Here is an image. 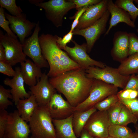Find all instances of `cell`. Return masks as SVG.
I'll return each instance as SVG.
<instances>
[{
  "mask_svg": "<svg viewBox=\"0 0 138 138\" xmlns=\"http://www.w3.org/2000/svg\"><path fill=\"white\" fill-rule=\"evenodd\" d=\"M35 5L44 9L46 18L57 28L62 26L63 18L68 12L76 8L75 5L70 0H50Z\"/></svg>",
  "mask_w": 138,
  "mask_h": 138,
  "instance_id": "obj_5",
  "label": "cell"
},
{
  "mask_svg": "<svg viewBox=\"0 0 138 138\" xmlns=\"http://www.w3.org/2000/svg\"><path fill=\"white\" fill-rule=\"evenodd\" d=\"M20 65L21 72L25 83L30 87L35 85L37 79L40 78L42 74L41 68L28 59L21 63Z\"/></svg>",
  "mask_w": 138,
  "mask_h": 138,
  "instance_id": "obj_20",
  "label": "cell"
},
{
  "mask_svg": "<svg viewBox=\"0 0 138 138\" xmlns=\"http://www.w3.org/2000/svg\"><path fill=\"white\" fill-rule=\"evenodd\" d=\"M119 101L117 94L112 95L96 104L94 107L97 110L106 111Z\"/></svg>",
  "mask_w": 138,
  "mask_h": 138,
  "instance_id": "obj_29",
  "label": "cell"
},
{
  "mask_svg": "<svg viewBox=\"0 0 138 138\" xmlns=\"http://www.w3.org/2000/svg\"><path fill=\"white\" fill-rule=\"evenodd\" d=\"M40 30L39 22L38 21L32 35L26 39L22 44L23 51L40 68H48L49 66L42 55L39 41L38 34Z\"/></svg>",
  "mask_w": 138,
  "mask_h": 138,
  "instance_id": "obj_9",
  "label": "cell"
},
{
  "mask_svg": "<svg viewBox=\"0 0 138 138\" xmlns=\"http://www.w3.org/2000/svg\"><path fill=\"white\" fill-rule=\"evenodd\" d=\"M1 7L4 8L14 16L20 15L22 13V10L20 6H18L15 0H0Z\"/></svg>",
  "mask_w": 138,
  "mask_h": 138,
  "instance_id": "obj_28",
  "label": "cell"
},
{
  "mask_svg": "<svg viewBox=\"0 0 138 138\" xmlns=\"http://www.w3.org/2000/svg\"><path fill=\"white\" fill-rule=\"evenodd\" d=\"M123 105L119 100L107 110L110 125L116 124L118 118Z\"/></svg>",
  "mask_w": 138,
  "mask_h": 138,
  "instance_id": "obj_31",
  "label": "cell"
},
{
  "mask_svg": "<svg viewBox=\"0 0 138 138\" xmlns=\"http://www.w3.org/2000/svg\"><path fill=\"white\" fill-rule=\"evenodd\" d=\"M13 96L10 90L5 88L4 86L0 85V109H7L10 105H13V102L8 98L13 99Z\"/></svg>",
  "mask_w": 138,
  "mask_h": 138,
  "instance_id": "obj_30",
  "label": "cell"
},
{
  "mask_svg": "<svg viewBox=\"0 0 138 138\" xmlns=\"http://www.w3.org/2000/svg\"><path fill=\"white\" fill-rule=\"evenodd\" d=\"M8 113L5 109H0V138H4Z\"/></svg>",
  "mask_w": 138,
  "mask_h": 138,
  "instance_id": "obj_35",
  "label": "cell"
},
{
  "mask_svg": "<svg viewBox=\"0 0 138 138\" xmlns=\"http://www.w3.org/2000/svg\"><path fill=\"white\" fill-rule=\"evenodd\" d=\"M29 2L31 4H35L38 3L43 2V0H29Z\"/></svg>",
  "mask_w": 138,
  "mask_h": 138,
  "instance_id": "obj_44",
  "label": "cell"
},
{
  "mask_svg": "<svg viewBox=\"0 0 138 138\" xmlns=\"http://www.w3.org/2000/svg\"><path fill=\"white\" fill-rule=\"evenodd\" d=\"M86 75L89 78L102 81L123 89L130 75L121 74L118 68L105 66L103 68L96 66L88 67L85 70Z\"/></svg>",
  "mask_w": 138,
  "mask_h": 138,
  "instance_id": "obj_6",
  "label": "cell"
},
{
  "mask_svg": "<svg viewBox=\"0 0 138 138\" xmlns=\"http://www.w3.org/2000/svg\"><path fill=\"white\" fill-rule=\"evenodd\" d=\"M48 76L44 72L35 85L30 87V94L35 97L39 106H47L53 95L56 93L50 83Z\"/></svg>",
  "mask_w": 138,
  "mask_h": 138,
  "instance_id": "obj_13",
  "label": "cell"
},
{
  "mask_svg": "<svg viewBox=\"0 0 138 138\" xmlns=\"http://www.w3.org/2000/svg\"><path fill=\"white\" fill-rule=\"evenodd\" d=\"M136 76L137 77H138V73H137V75H136Z\"/></svg>",
  "mask_w": 138,
  "mask_h": 138,
  "instance_id": "obj_49",
  "label": "cell"
},
{
  "mask_svg": "<svg viewBox=\"0 0 138 138\" xmlns=\"http://www.w3.org/2000/svg\"><path fill=\"white\" fill-rule=\"evenodd\" d=\"M72 41L74 44V47L66 46L62 49L65 50L81 68L85 70L90 67L96 66L101 68L105 67L103 63L92 59L87 54L86 43L80 45L75 41Z\"/></svg>",
  "mask_w": 138,
  "mask_h": 138,
  "instance_id": "obj_11",
  "label": "cell"
},
{
  "mask_svg": "<svg viewBox=\"0 0 138 138\" xmlns=\"http://www.w3.org/2000/svg\"><path fill=\"white\" fill-rule=\"evenodd\" d=\"M73 35V31L70 30L63 38L56 35V42L60 48L62 49L66 47L67 44L72 40Z\"/></svg>",
  "mask_w": 138,
  "mask_h": 138,
  "instance_id": "obj_37",
  "label": "cell"
},
{
  "mask_svg": "<svg viewBox=\"0 0 138 138\" xmlns=\"http://www.w3.org/2000/svg\"><path fill=\"white\" fill-rule=\"evenodd\" d=\"M73 114L63 119H52L56 138H77L72 125Z\"/></svg>",
  "mask_w": 138,
  "mask_h": 138,
  "instance_id": "obj_21",
  "label": "cell"
},
{
  "mask_svg": "<svg viewBox=\"0 0 138 138\" xmlns=\"http://www.w3.org/2000/svg\"><path fill=\"white\" fill-rule=\"evenodd\" d=\"M124 75L138 73V52L132 54L123 61L118 68Z\"/></svg>",
  "mask_w": 138,
  "mask_h": 138,
  "instance_id": "obj_24",
  "label": "cell"
},
{
  "mask_svg": "<svg viewBox=\"0 0 138 138\" xmlns=\"http://www.w3.org/2000/svg\"><path fill=\"white\" fill-rule=\"evenodd\" d=\"M15 73L11 79L6 78L3 81L4 84L9 86L13 96V101L16 105L20 99L28 98L31 94L27 93L25 89L24 81L21 72L20 68L16 67L15 70Z\"/></svg>",
  "mask_w": 138,
  "mask_h": 138,
  "instance_id": "obj_17",
  "label": "cell"
},
{
  "mask_svg": "<svg viewBox=\"0 0 138 138\" xmlns=\"http://www.w3.org/2000/svg\"><path fill=\"white\" fill-rule=\"evenodd\" d=\"M47 107L52 119L66 118L74 111V107L64 100L60 94L57 93L53 95Z\"/></svg>",
  "mask_w": 138,
  "mask_h": 138,
  "instance_id": "obj_15",
  "label": "cell"
},
{
  "mask_svg": "<svg viewBox=\"0 0 138 138\" xmlns=\"http://www.w3.org/2000/svg\"><path fill=\"white\" fill-rule=\"evenodd\" d=\"M107 2L108 0H101L98 4L88 7L81 17L75 29L86 28L99 20L107 10Z\"/></svg>",
  "mask_w": 138,
  "mask_h": 138,
  "instance_id": "obj_16",
  "label": "cell"
},
{
  "mask_svg": "<svg viewBox=\"0 0 138 138\" xmlns=\"http://www.w3.org/2000/svg\"><path fill=\"white\" fill-rule=\"evenodd\" d=\"M133 132L126 126L111 124L108 128L109 136L114 138H128Z\"/></svg>",
  "mask_w": 138,
  "mask_h": 138,
  "instance_id": "obj_25",
  "label": "cell"
},
{
  "mask_svg": "<svg viewBox=\"0 0 138 138\" xmlns=\"http://www.w3.org/2000/svg\"><path fill=\"white\" fill-rule=\"evenodd\" d=\"M0 43L4 48L6 61L12 66L26 60V55L23 51L22 44L17 38H15L7 33L4 34L1 30Z\"/></svg>",
  "mask_w": 138,
  "mask_h": 138,
  "instance_id": "obj_7",
  "label": "cell"
},
{
  "mask_svg": "<svg viewBox=\"0 0 138 138\" xmlns=\"http://www.w3.org/2000/svg\"><path fill=\"white\" fill-rule=\"evenodd\" d=\"M136 30H137V32H138V29H137Z\"/></svg>",
  "mask_w": 138,
  "mask_h": 138,
  "instance_id": "obj_51",
  "label": "cell"
},
{
  "mask_svg": "<svg viewBox=\"0 0 138 138\" xmlns=\"http://www.w3.org/2000/svg\"><path fill=\"white\" fill-rule=\"evenodd\" d=\"M110 125L107 111L97 110L90 117L84 129L94 137L107 138Z\"/></svg>",
  "mask_w": 138,
  "mask_h": 138,
  "instance_id": "obj_10",
  "label": "cell"
},
{
  "mask_svg": "<svg viewBox=\"0 0 138 138\" xmlns=\"http://www.w3.org/2000/svg\"><path fill=\"white\" fill-rule=\"evenodd\" d=\"M94 79L87 77L85 70L80 68L50 78L49 80L56 90L63 94L75 107L88 97Z\"/></svg>",
  "mask_w": 138,
  "mask_h": 138,
  "instance_id": "obj_1",
  "label": "cell"
},
{
  "mask_svg": "<svg viewBox=\"0 0 138 138\" xmlns=\"http://www.w3.org/2000/svg\"><path fill=\"white\" fill-rule=\"evenodd\" d=\"M16 106L20 117L26 122H29L39 105L34 96L31 94L28 98L19 99Z\"/></svg>",
  "mask_w": 138,
  "mask_h": 138,
  "instance_id": "obj_22",
  "label": "cell"
},
{
  "mask_svg": "<svg viewBox=\"0 0 138 138\" xmlns=\"http://www.w3.org/2000/svg\"><path fill=\"white\" fill-rule=\"evenodd\" d=\"M0 72L9 76H13L15 73L12 65L6 61H0Z\"/></svg>",
  "mask_w": 138,
  "mask_h": 138,
  "instance_id": "obj_38",
  "label": "cell"
},
{
  "mask_svg": "<svg viewBox=\"0 0 138 138\" xmlns=\"http://www.w3.org/2000/svg\"><path fill=\"white\" fill-rule=\"evenodd\" d=\"M134 1L136 3L138 4V0H134ZM138 8V5L137 6Z\"/></svg>",
  "mask_w": 138,
  "mask_h": 138,
  "instance_id": "obj_47",
  "label": "cell"
},
{
  "mask_svg": "<svg viewBox=\"0 0 138 138\" xmlns=\"http://www.w3.org/2000/svg\"><path fill=\"white\" fill-rule=\"evenodd\" d=\"M129 52L130 56L138 52V37L134 33H128Z\"/></svg>",
  "mask_w": 138,
  "mask_h": 138,
  "instance_id": "obj_34",
  "label": "cell"
},
{
  "mask_svg": "<svg viewBox=\"0 0 138 138\" xmlns=\"http://www.w3.org/2000/svg\"><path fill=\"white\" fill-rule=\"evenodd\" d=\"M119 100L138 120V97L132 99H119Z\"/></svg>",
  "mask_w": 138,
  "mask_h": 138,
  "instance_id": "obj_32",
  "label": "cell"
},
{
  "mask_svg": "<svg viewBox=\"0 0 138 138\" xmlns=\"http://www.w3.org/2000/svg\"><path fill=\"white\" fill-rule=\"evenodd\" d=\"M97 111L94 107L84 111H75L73 114L72 125L75 135L80 136L81 133L91 116Z\"/></svg>",
  "mask_w": 138,
  "mask_h": 138,
  "instance_id": "obj_23",
  "label": "cell"
},
{
  "mask_svg": "<svg viewBox=\"0 0 138 138\" xmlns=\"http://www.w3.org/2000/svg\"><path fill=\"white\" fill-rule=\"evenodd\" d=\"M80 138H94L88 132L84 129L83 130L80 136Z\"/></svg>",
  "mask_w": 138,
  "mask_h": 138,
  "instance_id": "obj_43",
  "label": "cell"
},
{
  "mask_svg": "<svg viewBox=\"0 0 138 138\" xmlns=\"http://www.w3.org/2000/svg\"><path fill=\"white\" fill-rule=\"evenodd\" d=\"M128 138H138V133L135 132H133L132 135Z\"/></svg>",
  "mask_w": 138,
  "mask_h": 138,
  "instance_id": "obj_45",
  "label": "cell"
},
{
  "mask_svg": "<svg viewBox=\"0 0 138 138\" xmlns=\"http://www.w3.org/2000/svg\"><path fill=\"white\" fill-rule=\"evenodd\" d=\"M101 0H70L76 5L77 10L84 7H89L99 3Z\"/></svg>",
  "mask_w": 138,
  "mask_h": 138,
  "instance_id": "obj_39",
  "label": "cell"
},
{
  "mask_svg": "<svg viewBox=\"0 0 138 138\" xmlns=\"http://www.w3.org/2000/svg\"><path fill=\"white\" fill-rule=\"evenodd\" d=\"M113 42L111 51L112 56L117 59L123 61L129 56L128 33L124 31L116 32L114 35Z\"/></svg>",
  "mask_w": 138,
  "mask_h": 138,
  "instance_id": "obj_19",
  "label": "cell"
},
{
  "mask_svg": "<svg viewBox=\"0 0 138 138\" xmlns=\"http://www.w3.org/2000/svg\"><path fill=\"white\" fill-rule=\"evenodd\" d=\"M123 89H131L138 92V77L135 74L130 75L125 87Z\"/></svg>",
  "mask_w": 138,
  "mask_h": 138,
  "instance_id": "obj_41",
  "label": "cell"
},
{
  "mask_svg": "<svg viewBox=\"0 0 138 138\" xmlns=\"http://www.w3.org/2000/svg\"><path fill=\"white\" fill-rule=\"evenodd\" d=\"M5 15L6 18L10 22L11 30L16 34L20 41L22 44L26 38L31 34L32 30L35 27L36 23L27 19L26 15L24 13L16 16L5 12Z\"/></svg>",
  "mask_w": 138,
  "mask_h": 138,
  "instance_id": "obj_14",
  "label": "cell"
},
{
  "mask_svg": "<svg viewBox=\"0 0 138 138\" xmlns=\"http://www.w3.org/2000/svg\"><path fill=\"white\" fill-rule=\"evenodd\" d=\"M88 7H84L79 8L77 10V11L74 16L70 17L71 19H74V20L71 25L70 30L73 31L75 29L78 23L79 20L81 17Z\"/></svg>",
  "mask_w": 138,
  "mask_h": 138,
  "instance_id": "obj_40",
  "label": "cell"
},
{
  "mask_svg": "<svg viewBox=\"0 0 138 138\" xmlns=\"http://www.w3.org/2000/svg\"><path fill=\"white\" fill-rule=\"evenodd\" d=\"M118 88L113 85L94 79L89 96L83 102L74 107V111H84L91 108L109 96L117 94Z\"/></svg>",
  "mask_w": 138,
  "mask_h": 138,
  "instance_id": "obj_4",
  "label": "cell"
},
{
  "mask_svg": "<svg viewBox=\"0 0 138 138\" xmlns=\"http://www.w3.org/2000/svg\"><path fill=\"white\" fill-rule=\"evenodd\" d=\"M6 19L4 8L0 7V26L8 34L15 38H17V36L14 34L9 27V25L10 24L9 22Z\"/></svg>",
  "mask_w": 138,
  "mask_h": 138,
  "instance_id": "obj_33",
  "label": "cell"
},
{
  "mask_svg": "<svg viewBox=\"0 0 138 138\" xmlns=\"http://www.w3.org/2000/svg\"><path fill=\"white\" fill-rule=\"evenodd\" d=\"M30 138H31V137H30Z\"/></svg>",
  "mask_w": 138,
  "mask_h": 138,
  "instance_id": "obj_52",
  "label": "cell"
},
{
  "mask_svg": "<svg viewBox=\"0 0 138 138\" xmlns=\"http://www.w3.org/2000/svg\"><path fill=\"white\" fill-rule=\"evenodd\" d=\"M107 10L111 16L109 26L104 36L108 34L112 28L120 22L125 23L130 27H135V22L131 19L130 16L127 12L117 6L111 0H108Z\"/></svg>",
  "mask_w": 138,
  "mask_h": 138,
  "instance_id": "obj_18",
  "label": "cell"
},
{
  "mask_svg": "<svg viewBox=\"0 0 138 138\" xmlns=\"http://www.w3.org/2000/svg\"><path fill=\"white\" fill-rule=\"evenodd\" d=\"M107 138H113V137H111L110 136H109Z\"/></svg>",
  "mask_w": 138,
  "mask_h": 138,
  "instance_id": "obj_48",
  "label": "cell"
},
{
  "mask_svg": "<svg viewBox=\"0 0 138 138\" xmlns=\"http://www.w3.org/2000/svg\"><path fill=\"white\" fill-rule=\"evenodd\" d=\"M133 0H117L114 4L128 13L132 20L135 22L138 16V8L134 4Z\"/></svg>",
  "mask_w": 138,
  "mask_h": 138,
  "instance_id": "obj_26",
  "label": "cell"
},
{
  "mask_svg": "<svg viewBox=\"0 0 138 138\" xmlns=\"http://www.w3.org/2000/svg\"><path fill=\"white\" fill-rule=\"evenodd\" d=\"M117 95L119 99H132L138 97V92L131 89H123Z\"/></svg>",
  "mask_w": 138,
  "mask_h": 138,
  "instance_id": "obj_36",
  "label": "cell"
},
{
  "mask_svg": "<svg viewBox=\"0 0 138 138\" xmlns=\"http://www.w3.org/2000/svg\"><path fill=\"white\" fill-rule=\"evenodd\" d=\"M138 120L130 110L123 105L118 118L116 124L126 126L129 124H137Z\"/></svg>",
  "mask_w": 138,
  "mask_h": 138,
  "instance_id": "obj_27",
  "label": "cell"
},
{
  "mask_svg": "<svg viewBox=\"0 0 138 138\" xmlns=\"http://www.w3.org/2000/svg\"><path fill=\"white\" fill-rule=\"evenodd\" d=\"M47 106H38L30 120L31 138H56L55 127Z\"/></svg>",
  "mask_w": 138,
  "mask_h": 138,
  "instance_id": "obj_3",
  "label": "cell"
},
{
  "mask_svg": "<svg viewBox=\"0 0 138 138\" xmlns=\"http://www.w3.org/2000/svg\"><path fill=\"white\" fill-rule=\"evenodd\" d=\"M56 39V35L42 33L39 36L42 55L50 67L47 75L50 78L81 68L66 52L60 48Z\"/></svg>",
  "mask_w": 138,
  "mask_h": 138,
  "instance_id": "obj_2",
  "label": "cell"
},
{
  "mask_svg": "<svg viewBox=\"0 0 138 138\" xmlns=\"http://www.w3.org/2000/svg\"><path fill=\"white\" fill-rule=\"evenodd\" d=\"M94 138H100L98 137H94Z\"/></svg>",
  "mask_w": 138,
  "mask_h": 138,
  "instance_id": "obj_50",
  "label": "cell"
},
{
  "mask_svg": "<svg viewBox=\"0 0 138 138\" xmlns=\"http://www.w3.org/2000/svg\"><path fill=\"white\" fill-rule=\"evenodd\" d=\"M110 15L107 10L100 18L92 25L84 29H75L73 31V35L81 36L85 39L88 53L91 51L95 43L100 36L105 33Z\"/></svg>",
  "mask_w": 138,
  "mask_h": 138,
  "instance_id": "obj_8",
  "label": "cell"
},
{
  "mask_svg": "<svg viewBox=\"0 0 138 138\" xmlns=\"http://www.w3.org/2000/svg\"><path fill=\"white\" fill-rule=\"evenodd\" d=\"M6 61L5 53L4 48L0 43V61Z\"/></svg>",
  "mask_w": 138,
  "mask_h": 138,
  "instance_id": "obj_42",
  "label": "cell"
},
{
  "mask_svg": "<svg viewBox=\"0 0 138 138\" xmlns=\"http://www.w3.org/2000/svg\"><path fill=\"white\" fill-rule=\"evenodd\" d=\"M29 125L20 117L17 110L8 113L4 138H29Z\"/></svg>",
  "mask_w": 138,
  "mask_h": 138,
  "instance_id": "obj_12",
  "label": "cell"
},
{
  "mask_svg": "<svg viewBox=\"0 0 138 138\" xmlns=\"http://www.w3.org/2000/svg\"><path fill=\"white\" fill-rule=\"evenodd\" d=\"M134 126L135 129V132L138 133V124H135Z\"/></svg>",
  "mask_w": 138,
  "mask_h": 138,
  "instance_id": "obj_46",
  "label": "cell"
}]
</instances>
